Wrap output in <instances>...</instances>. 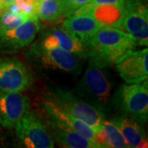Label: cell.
<instances>
[{
	"mask_svg": "<svg viewBox=\"0 0 148 148\" xmlns=\"http://www.w3.org/2000/svg\"><path fill=\"white\" fill-rule=\"evenodd\" d=\"M138 45L134 37L119 28L102 27L86 45L89 63L105 69L116 64L119 58Z\"/></svg>",
	"mask_w": 148,
	"mask_h": 148,
	"instance_id": "6da1fadb",
	"label": "cell"
},
{
	"mask_svg": "<svg viewBox=\"0 0 148 148\" xmlns=\"http://www.w3.org/2000/svg\"><path fill=\"white\" fill-rule=\"evenodd\" d=\"M104 69L89 63L78 84L84 101L104 112L111 95L112 84Z\"/></svg>",
	"mask_w": 148,
	"mask_h": 148,
	"instance_id": "7a4b0ae2",
	"label": "cell"
},
{
	"mask_svg": "<svg viewBox=\"0 0 148 148\" xmlns=\"http://www.w3.org/2000/svg\"><path fill=\"white\" fill-rule=\"evenodd\" d=\"M50 101L54 102L64 110L89 125L93 131L101 127L105 120V114L90 103L74 95L69 90L61 88L50 90Z\"/></svg>",
	"mask_w": 148,
	"mask_h": 148,
	"instance_id": "3957f363",
	"label": "cell"
},
{
	"mask_svg": "<svg viewBox=\"0 0 148 148\" xmlns=\"http://www.w3.org/2000/svg\"><path fill=\"white\" fill-rule=\"evenodd\" d=\"M117 106L123 114L143 123L148 118L147 80L139 83L122 85L115 97Z\"/></svg>",
	"mask_w": 148,
	"mask_h": 148,
	"instance_id": "277c9868",
	"label": "cell"
},
{
	"mask_svg": "<svg viewBox=\"0 0 148 148\" xmlns=\"http://www.w3.org/2000/svg\"><path fill=\"white\" fill-rule=\"evenodd\" d=\"M16 134L21 143L28 148H52L54 142L51 132L41 119L28 112L15 125Z\"/></svg>",
	"mask_w": 148,
	"mask_h": 148,
	"instance_id": "5b68a950",
	"label": "cell"
},
{
	"mask_svg": "<svg viewBox=\"0 0 148 148\" xmlns=\"http://www.w3.org/2000/svg\"><path fill=\"white\" fill-rule=\"evenodd\" d=\"M120 30L134 37L138 45H148L147 8L142 1L125 2Z\"/></svg>",
	"mask_w": 148,
	"mask_h": 148,
	"instance_id": "8992f818",
	"label": "cell"
},
{
	"mask_svg": "<svg viewBox=\"0 0 148 148\" xmlns=\"http://www.w3.org/2000/svg\"><path fill=\"white\" fill-rule=\"evenodd\" d=\"M32 74L21 61L16 58H0V90L23 91L32 85Z\"/></svg>",
	"mask_w": 148,
	"mask_h": 148,
	"instance_id": "52a82bcc",
	"label": "cell"
},
{
	"mask_svg": "<svg viewBox=\"0 0 148 148\" xmlns=\"http://www.w3.org/2000/svg\"><path fill=\"white\" fill-rule=\"evenodd\" d=\"M148 49L128 50L116 62L119 76L127 84L139 83L148 77Z\"/></svg>",
	"mask_w": 148,
	"mask_h": 148,
	"instance_id": "ba28073f",
	"label": "cell"
},
{
	"mask_svg": "<svg viewBox=\"0 0 148 148\" xmlns=\"http://www.w3.org/2000/svg\"><path fill=\"white\" fill-rule=\"evenodd\" d=\"M30 107L28 97L21 91L0 90V125L5 128L15 127L16 123L29 112Z\"/></svg>",
	"mask_w": 148,
	"mask_h": 148,
	"instance_id": "9c48e42d",
	"label": "cell"
},
{
	"mask_svg": "<svg viewBox=\"0 0 148 148\" xmlns=\"http://www.w3.org/2000/svg\"><path fill=\"white\" fill-rule=\"evenodd\" d=\"M40 28L38 16H33L14 28L0 30V49L10 51L27 46L34 40Z\"/></svg>",
	"mask_w": 148,
	"mask_h": 148,
	"instance_id": "30bf717a",
	"label": "cell"
},
{
	"mask_svg": "<svg viewBox=\"0 0 148 148\" xmlns=\"http://www.w3.org/2000/svg\"><path fill=\"white\" fill-rule=\"evenodd\" d=\"M41 64L49 69H58L71 73H77L80 63L77 56L60 47L42 48L38 50Z\"/></svg>",
	"mask_w": 148,
	"mask_h": 148,
	"instance_id": "8fae6325",
	"label": "cell"
},
{
	"mask_svg": "<svg viewBox=\"0 0 148 148\" xmlns=\"http://www.w3.org/2000/svg\"><path fill=\"white\" fill-rule=\"evenodd\" d=\"M40 47H60L80 58L87 57L84 44L64 27L53 28L43 39Z\"/></svg>",
	"mask_w": 148,
	"mask_h": 148,
	"instance_id": "7c38bea8",
	"label": "cell"
},
{
	"mask_svg": "<svg viewBox=\"0 0 148 148\" xmlns=\"http://www.w3.org/2000/svg\"><path fill=\"white\" fill-rule=\"evenodd\" d=\"M42 106L49 119H52L53 120L60 123L61 124H64L93 142L94 131L89 125H87L82 120L64 110V109L59 107L49 99L44 100Z\"/></svg>",
	"mask_w": 148,
	"mask_h": 148,
	"instance_id": "4fadbf2b",
	"label": "cell"
},
{
	"mask_svg": "<svg viewBox=\"0 0 148 148\" xmlns=\"http://www.w3.org/2000/svg\"><path fill=\"white\" fill-rule=\"evenodd\" d=\"M101 27L93 16L87 13L74 12L63 22V27L79 39L86 47L90 38Z\"/></svg>",
	"mask_w": 148,
	"mask_h": 148,
	"instance_id": "5bb4252c",
	"label": "cell"
},
{
	"mask_svg": "<svg viewBox=\"0 0 148 148\" xmlns=\"http://www.w3.org/2000/svg\"><path fill=\"white\" fill-rule=\"evenodd\" d=\"M112 121L119 128L127 147H147V138L143 123L124 114L114 117Z\"/></svg>",
	"mask_w": 148,
	"mask_h": 148,
	"instance_id": "9a60e30c",
	"label": "cell"
},
{
	"mask_svg": "<svg viewBox=\"0 0 148 148\" xmlns=\"http://www.w3.org/2000/svg\"><path fill=\"white\" fill-rule=\"evenodd\" d=\"M124 7L110 4H92L89 3L79 8L74 12L90 14L104 27L120 28ZM73 12V13H74Z\"/></svg>",
	"mask_w": 148,
	"mask_h": 148,
	"instance_id": "2e32d148",
	"label": "cell"
},
{
	"mask_svg": "<svg viewBox=\"0 0 148 148\" xmlns=\"http://www.w3.org/2000/svg\"><path fill=\"white\" fill-rule=\"evenodd\" d=\"M49 126L52 137L58 143L69 148H97L95 144L82 134L75 132L64 124L49 118Z\"/></svg>",
	"mask_w": 148,
	"mask_h": 148,
	"instance_id": "e0dca14e",
	"label": "cell"
},
{
	"mask_svg": "<svg viewBox=\"0 0 148 148\" xmlns=\"http://www.w3.org/2000/svg\"><path fill=\"white\" fill-rule=\"evenodd\" d=\"M96 147H127L126 141L119 128L113 121L104 120L101 126L94 131V140Z\"/></svg>",
	"mask_w": 148,
	"mask_h": 148,
	"instance_id": "ac0fdd59",
	"label": "cell"
},
{
	"mask_svg": "<svg viewBox=\"0 0 148 148\" xmlns=\"http://www.w3.org/2000/svg\"><path fill=\"white\" fill-rule=\"evenodd\" d=\"M64 16V6L61 0H40L37 16L45 21H55Z\"/></svg>",
	"mask_w": 148,
	"mask_h": 148,
	"instance_id": "d6986e66",
	"label": "cell"
},
{
	"mask_svg": "<svg viewBox=\"0 0 148 148\" xmlns=\"http://www.w3.org/2000/svg\"><path fill=\"white\" fill-rule=\"evenodd\" d=\"M27 19H29V17L21 12L10 11L6 8L0 16V30L14 28L22 24Z\"/></svg>",
	"mask_w": 148,
	"mask_h": 148,
	"instance_id": "ffe728a7",
	"label": "cell"
},
{
	"mask_svg": "<svg viewBox=\"0 0 148 148\" xmlns=\"http://www.w3.org/2000/svg\"><path fill=\"white\" fill-rule=\"evenodd\" d=\"M40 0H15L14 3L21 13L29 18L37 16V10Z\"/></svg>",
	"mask_w": 148,
	"mask_h": 148,
	"instance_id": "44dd1931",
	"label": "cell"
},
{
	"mask_svg": "<svg viewBox=\"0 0 148 148\" xmlns=\"http://www.w3.org/2000/svg\"><path fill=\"white\" fill-rule=\"evenodd\" d=\"M64 6V16H71L77 9L90 3L92 0H61Z\"/></svg>",
	"mask_w": 148,
	"mask_h": 148,
	"instance_id": "7402d4cb",
	"label": "cell"
},
{
	"mask_svg": "<svg viewBox=\"0 0 148 148\" xmlns=\"http://www.w3.org/2000/svg\"><path fill=\"white\" fill-rule=\"evenodd\" d=\"M92 4H110V5H116L120 7H124L125 1L124 0H92L90 2Z\"/></svg>",
	"mask_w": 148,
	"mask_h": 148,
	"instance_id": "603a6c76",
	"label": "cell"
},
{
	"mask_svg": "<svg viewBox=\"0 0 148 148\" xmlns=\"http://www.w3.org/2000/svg\"><path fill=\"white\" fill-rule=\"evenodd\" d=\"M15 0H0V16L8 7L13 3Z\"/></svg>",
	"mask_w": 148,
	"mask_h": 148,
	"instance_id": "cb8c5ba5",
	"label": "cell"
},
{
	"mask_svg": "<svg viewBox=\"0 0 148 148\" xmlns=\"http://www.w3.org/2000/svg\"><path fill=\"white\" fill-rule=\"evenodd\" d=\"M125 2H135V1H142V0H124Z\"/></svg>",
	"mask_w": 148,
	"mask_h": 148,
	"instance_id": "d4e9b609",
	"label": "cell"
}]
</instances>
